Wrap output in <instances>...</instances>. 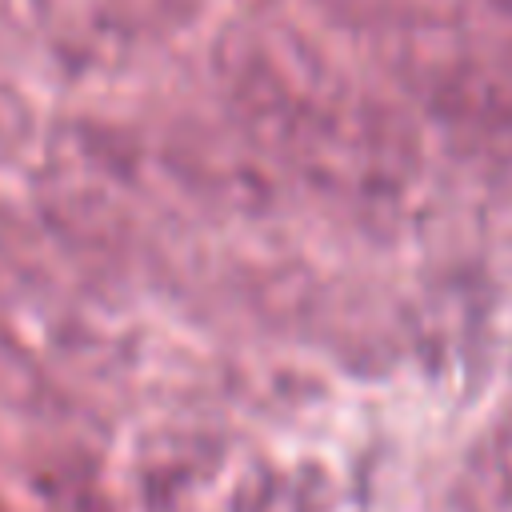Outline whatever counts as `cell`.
<instances>
[{"instance_id":"cell-1","label":"cell","mask_w":512,"mask_h":512,"mask_svg":"<svg viewBox=\"0 0 512 512\" xmlns=\"http://www.w3.org/2000/svg\"><path fill=\"white\" fill-rule=\"evenodd\" d=\"M464 488L468 512H512V416L476 444Z\"/></svg>"}]
</instances>
